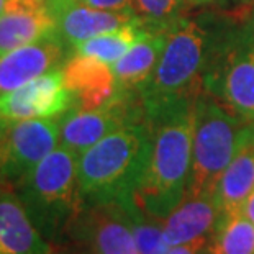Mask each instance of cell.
Masks as SVG:
<instances>
[{
  "mask_svg": "<svg viewBox=\"0 0 254 254\" xmlns=\"http://www.w3.org/2000/svg\"><path fill=\"white\" fill-rule=\"evenodd\" d=\"M193 104L179 105L146 120L151 128L149 156L134 193V203L148 217L159 221L182 202L187 192L192 164Z\"/></svg>",
  "mask_w": 254,
  "mask_h": 254,
  "instance_id": "6da1fadb",
  "label": "cell"
},
{
  "mask_svg": "<svg viewBox=\"0 0 254 254\" xmlns=\"http://www.w3.org/2000/svg\"><path fill=\"white\" fill-rule=\"evenodd\" d=\"M151 128L131 123L107 134L77 158L79 189L85 205L134 200L149 156Z\"/></svg>",
  "mask_w": 254,
  "mask_h": 254,
  "instance_id": "7a4b0ae2",
  "label": "cell"
},
{
  "mask_svg": "<svg viewBox=\"0 0 254 254\" xmlns=\"http://www.w3.org/2000/svg\"><path fill=\"white\" fill-rule=\"evenodd\" d=\"M208 58V35L197 21L181 17L172 23L163 55L138 92L144 120L193 104L205 87Z\"/></svg>",
  "mask_w": 254,
  "mask_h": 254,
  "instance_id": "3957f363",
  "label": "cell"
},
{
  "mask_svg": "<svg viewBox=\"0 0 254 254\" xmlns=\"http://www.w3.org/2000/svg\"><path fill=\"white\" fill-rule=\"evenodd\" d=\"M13 189L51 245L69 241L74 221L85 207L77 179V156L58 146Z\"/></svg>",
  "mask_w": 254,
  "mask_h": 254,
  "instance_id": "277c9868",
  "label": "cell"
},
{
  "mask_svg": "<svg viewBox=\"0 0 254 254\" xmlns=\"http://www.w3.org/2000/svg\"><path fill=\"white\" fill-rule=\"evenodd\" d=\"M218 97L203 87L193 104L192 164L189 195H217L223 172L231 163L248 125Z\"/></svg>",
  "mask_w": 254,
  "mask_h": 254,
  "instance_id": "5b68a950",
  "label": "cell"
},
{
  "mask_svg": "<svg viewBox=\"0 0 254 254\" xmlns=\"http://www.w3.org/2000/svg\"><path fill=\"white\" fill-rule=\"evenodd\" d=\"M205 89L254 123V35L241 33L210 53Z\"/></svg>",
  "mask_w": 254,
  "mask_h": 254,
  "instance_id": "8992f818",
  "label": "cell"
},
{
  "mask_svg": "<svg viewBox=\"0 0 254 254\" xmlns=\"http://www.w3.org/2000/svg\"><path fill=\"white\" fill-rule=\"evenodd\" d=\"M59 146V117L0 120V184H17Z\"/></svg>",
  "mask_w": 254,
  "mask_h": 254,
  "instance_id": "52a82bcc",
  "label": "cell"
},
{
  "mask_svg": "<svg viewBox=\"0 0 254 254\" xmlns=\"http://www.w3.org/2000/svg\"><path fill=\"white\" fill-rule=\"evenodd\" d=\"M138 122H144L139 97L117 92L109 105L94 110L71 107L59 117V146L79 158L107 134Z\"/></svg>",
  "mask_w": 254,
  "mask_h": 254,
  "instance_id": "ba28073f",
  "label": "cell"
},
{
  "mask_svg": "<svg viewBox=\"0 0 254 254\" xmlns=\"http://www.w3.org/2000/svg\"><path fill=\"white\" fill-rule=\"evenodd\" d=\"M69 241L87 254H139L128 217L118 203H89L74 221Z\"/></svg>",
  "mask_w": 254,
  "mask_h": 254,
  "instance_id": "9c48e42d",
  "label": "cell"
},
{
  "mask_svg": "<svg viewBox=\"0 0 254 254\" xmlns=\"http://www.w3.org/2000/svg\"><path fill=\"white\" fill-rule=\"evenodd\" d=\"M72 107L63 69L40 75L28 84L0 95V120L58 118Z\"/></svg>",
  "mask_w": 254,
  "mask_h": 254,
  "instance_id": "30bf717a",
  "label": "cell"
},
{
  "mask_svg": "<svg viewBox=\"0 0 254 254\" xmlns=\"http://www.w3.org/2000/svg\"><path fill=\"white\" fill-rule=\"evenodd\" d=\"M46 3L55 20L56 35L71 48L94 36L122 28L138 18L131 8L100 10L82 0H46Z\"/></svg>",
  "mask_w": 254,
  "mask_h": 254,
  "instance_id": "8fae6325",
  "label": "cell"
},
{
  "mask_svg": "<svg viewBox=\"0 0 254 254\" xmlns=\"http://www.w3.org/2000/svg\"><path fill=\"white\" fill-rule=\"evenodd\" d=\"M66 55V45L58 35L43 38L0 56V95L28 84L58 69Z\"/></svg>",
  "mask_w": 254,
  "mask_h": 254,
  "instance_id": "7c38bea8",
  "label": "cell"
},
{
  "mask_svg": "<svg viewBox=\"0 0 254 254\" xmlns=\"http://www.w3.org/2000/svg\"><path fill=\"white\" fill-rule=\"evenodd\" d=\"M64 84L72 95V107L94 110L117 97V80L110 64L92 56L74 55L63 67Z\"/></svg>",
  "mask_w": 254,
  "mask_h": 254,
  "instance_id": "4fadbf2b",
  "label": "cell"
},
{
  "mask_svg": "<svg viewBox=\"0 0 254 254\" xmlns=\"http://www.w3.org/2000/svg\"><path fill=\"white\" fill-rule=\"evenodd\" d=\"M56 35L46 0H7L0 13V56Z\"/></svg>",
  "mask_w": 254,
  "mask_h": 254,
  "instance_id": "5bb4252c",
  "label": "cell"
},
{
  "mask_svg": "<svg viewBox=\"0 0 254 254\" xmlns=\"http://www.w3.org/2000/svg\"><path fill=\"white\" fill-rule=\"evenodd\" d=\"M51 248L15 189L0 184V254H48Z\"/></svg>",
  "mask_w": 254,
  "mask_h": 254,
  "instance_id": "9a60e30c",
  "label": "cell"
},
{
  "mask_svg": "<svg viewBox=\"0 0 254 254\" xmlns=\"http://www.w3.org/2000/svg\"><path fill=\"white\" fill-rule=\"evenodd\" d=\"M221 217L217 195H189L163 220L167 246L208 240Z\"/></svg>",
  "mask_w": 254,
  "mask_h": 254,
  "instance_id": "2e32d148",
  "label": "cell"
},
{
  "mask_svg": "<svg viewBox=\"0 0 254 254\" xmlns=\"http://www.w3.org/2000/svg\"><path fill=\"white\" fill-rule=\"evenodd\" d=\"M169 28H148L143 36L113 64L117 92L138 95L139 89L153 74L167 41Z\"/></svg>",
  "mask_w": 254,
  "mask_h": 254,
  "instance_id": "e0dca14e",
  "label": "cell"
},
{
  "mask_svg": "<svg viewBox=\"0 0 254 254\" xmlns=\"http://www.w3.org/2000/svg\"><path fill=\"white\" fill-rule=\"evenodd\" d=\"M254 190V123H250L231 163L221 176L217 200L221 215L241 212Z\"/></svg>",
  "mask_w": 254,
  "mask_h": 254,
  "instance_id": "ac0fdd59",
  "label": "cell"
},
{
  "mask_svg": "<svg viewBox=\"0 0 254 254\" xmlns=\"http://www.w3.org/2000/svg\"><path fill=\"white\" fill-rule=\"evenodd\" d=\"M144 30L146 26L141 23V20L136 18L125 26H122V28L109 31V33H102L75 45L72 48L74 55L92 56L102 63L113 66L143 36Z\"/></svg>",
  "mask_w": 254,
  "mask_h": 254,
  "instance_id": "d6986e66",
  "label": "cell"
},
{
  "mask_svg": "<svg viewBox=\"0 0 254 254\" xmlns=\"http://www.w3.org/2000/svg\"><path fill=\"white\" fill-rule=\"evenodd\" d=\"M208 254H254V223L243 210L221 215L208 240Z\"/></svg>",
  "mask_w": 254,
  "mask_h": 254,
  "instance_id": "ffe728a7",
  "label": "cell"
},
{
  "mask_svg": "<svg viewBox=\"0 0 254 254\" xmlns=\"http://www.w3.org/2000/svg\"><path fill=\"white\" fill-rule=\"evenodd\" d=\"M122 207L128 217L139 254H166L169 251L163 233V221L148 217L139 210L134 200L123 203Z\"/></svg>",
  "mask_w": 254,
  "mask_h": 254,
  "instance_id": "44dd1931",
  "label": "cell"
},
{
  "mask_svg": "<svg viewBox=\"0 0 254 254\" xmlns=\"http://www.w3.org/2000/svg\"><path fill=\"white\" fill-rule=\"evenodd\" d=\"M187 0H131L134 15L148 28H169L179 20V12Z\"/></svg>",
  "mask_w": 254,
  "mask_h": 254,
  "instance_id": "7402d4cb",
  "label": "cell"
},
{
  "mask_svg": "<svg viewBox=\"0 0 254 254\" xmlns=\"http://www.w3.org/2000/svg\"><path fill=\"white\" fill-rule=\"evenodd\" d=\"M208 240H200V241L187 243V245L172 246L166 254H208Z\"/></svg>",
  "mask_w": 254,
  "mask_h": 254,
  "instance_id": "603a6c76",
  "label": "cell"
},
{
  "mask_svg": "<svg viewBox=\"0 0 254 254\" xmlns=\"http://www.w3.org/2000/svg\"><path fill=\"white\" fill-rule=\"evenodd\" d=\"M82 2L100 10H129L131 8V0H82Z\"/></svg>",
  "mask_w": 254,
  "mask_h": 254,
  "instance_id": "cb8c5ba5",
  "label": "cell"
},
{
  "mask_svg": "<svg viewBox=\"0 0 254 254\" xmlns=\"http://www.w3.org/2000/svg\"><path fill=\"white\" fill-rule=\"evenodd\" d=\"M48 254H87L84 248L79 245H69V243H61V245H53Z\"/></svg>",
  "mask_w": 254,
  "mask_h": 254,
  "instance_id": "d4e9b609",
  "label": "cell"
},
{
  "mask_svg": "<svg viewBox=\"0 0 254 254\" xmlns=\"http://www.w3.org/2000/svg\"><path fill=\"white\" fill-rule=\"evenodd\" d=\"M243 213L250 218L253 223H254V190L250 193V197L245 202V207H243Z\"/></svg>",
  "mask_w": 254,
  "mask_h": 254,
  "instance_id": "484cf974",
  "label": "cell"
},
{
  "mask_svg": "<svg viewBox=\"0 0 254 254\" xmlns=\"http://www.w3.org/2000/svg\"><path fill=\"white\" fill-rule=\"evenodd\" d=\"M187 2H192V3H210V2H217V0H187Z\"/></svg>",
  "mask_w": 254,
  "mask_h": 254,
  "instance_id": "4316f807",
  "label": "cell"
},
{
  "mask_svg": "<svg viewBox=\"0 0 254 254\" xmlns=\"http://www.w3.org/2000/svg\"><path fill=\"white\" fill-rule=\"evenodd\" d=\"M5 3H7V0H0V13L3 12V8H5Z\"/></svg>",
  "mask_w": 254,
  "mask_h": 254,
  "instance_id": "83f0119b",
  "label": "cell"
}]
</instances>
